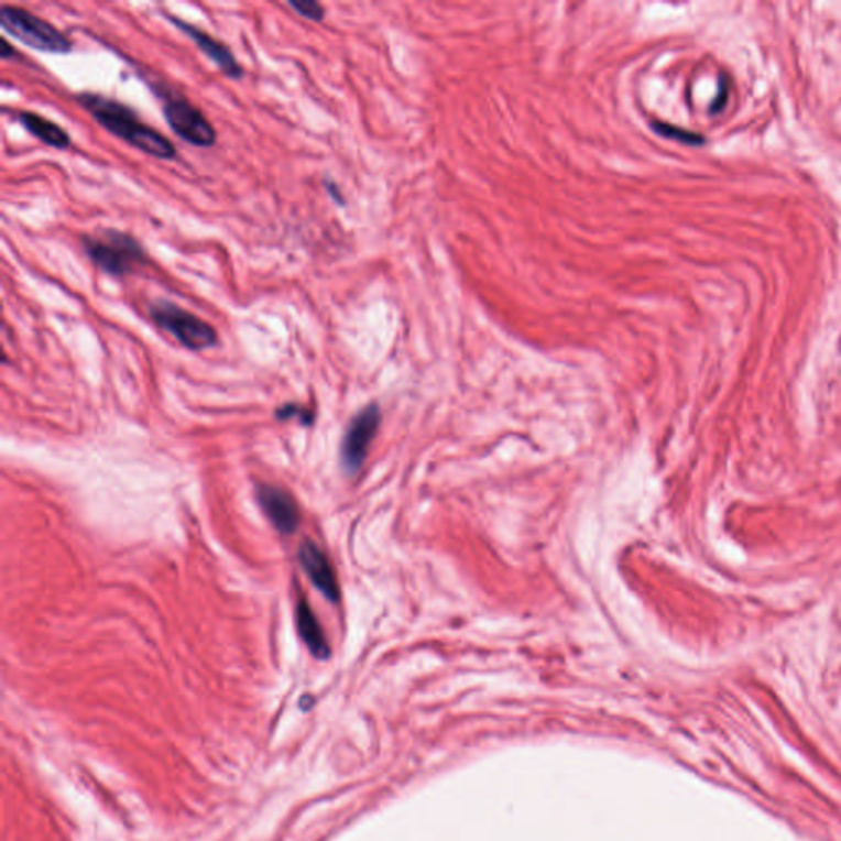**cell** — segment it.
<instances>
[{
	"mask_svg": "<svg viewBox=\"0 0 841 841\" xmlns=\"http://www.w3.org/2000/svg\"><path fill=\"white\" fill-rule=\"evenodd\" d=\"M76 101L86 112L91 113L92 119L102 129L125 142L127 145L146 153L153 159H175L176 146L159 130L142 122L130 107L106 98V96L95 95V92H83V95L76 96Z\"/></svg>",
	"mask_w": 841,
	"mask_h": 841,
	"instance_id": "1",
	"label": "cell"
},
{
	"mask_svg": "<svg viewBox=\"0 0 841 841\" xmlns=\"http://www.w3.org/2000/svg\"><path fill=\"white\" fill-rule=\"evenodd\" d=\"M83 250L101 272L110 276H127L145 265L146 252L129 233L107 229L101 236H86Z\"/></svg>",
	"mask_w": 841,
	"mask_h": 841,
	"instance_id": "2",
	"label": "cell"
},
{
	"mask_svg": "<svg viewBox=\"0 0 841 841\" xmlns=\"http://www.w3.org/2000/svg\"><path fill=\"white\" fill-rule=\"evenodd\" d=\"M0 26L3 32L36 52L52 53V55L72 53V40L62 30L22 7L9 6V3L3 6L0 10Z\"/></svg>",
	"mask_w": 841,
	"mask_h": 841,
	"instance_id": "3",
	"label": "cell"
},
{
	"mask_svg": "<svg viewBox=\"0 0 841 841\" xmlns=\"http://www.w3.org/2000/svg\"><path fill=\"white\" fill-rule=\"evenodd\" d=\"M149 313L156 326L172 334L188 350L198 352V350L210 349L219 340L217 330L210 324L175 303L162 299V302L153 303Z\"/></svg>",
	"mask_w": 841,
	"mask_h": 841,
	"instance_id": "4",
	"label": "cell"
},
{
	"mask_svg": "<svg viewBox=\"0 0 841 841\" xmlns=\"http://www.w3.org/2000/svg\"><path fill=\"white\" fill-rule=\"evenodd\" d=\"M162 99L163 116H165L166 123L179 139L185 140L189 145L199 146V149H209V146L216 145V129L201 109L193 106L188 99L172 95V92L162 95Z\"/></svg>",
	"mask_w": 841,
	"mask_h": 841,
	"instance_id": "5",
	"label": "cell"
},
{
	"mask_svg": "<svg viewBox=\"0 0 841 841\" xmlns=\"http://www.w3.org/2000/svg\"><path fill=\"white\" fill-rule=\"evenodd\" d=\"M380 423L382 415L376 405L365 406L350 420L340 446V466L347 476H356L362 469L372 440L379 433Z\"/></svg>",
	"mask_w": 841,
	"mask_h": 841,
	"instance_id": "6",
	"label": "cell"
},
{
	"mask_svg": "<svg viewBox=\"0 0 841 841\" xmlns=\"http://www.w3.org/2000/svg\"><path fill=\"white\" fill-rule=\"evenodd\" d=\"M256 500L269 522L280 534L290 536L298 531L302 525V512H299L298 503L288 492L278 487L262 483L256 487Z\"/></svg>",
	"mask_w": 841,
	"mask_h": 841,
	"instance_id": "7",
	"label": "cell"
},
{
	"mask_svg": "<svg viewBox=\"0 0 841 841\" xmlns=\"http://www.w3.org/2000/svg\"><path fill=\"white\" fill-rule=\"evenodd\" d=\"M166 19H168L179 32L189 36L192 42L195 43L206 56H208L210 62L220 69L222 75H226L229 79H233V81L243 78L245 73H243V68L240 66V63L237 62L233 53L230 52L229 46L223 45V43H220L219 40L210 36L205 30L193 25V23L186 22V20L179 19V17L166 15Z\"/></svg>",
	"mask_w": 841,
	"mask_h": 841,
	"instance_id": "8",
	"label": "cell"
},
{
	"mask_svg": "<svg viewBox=\"0 0 841 841\" xmlns=\"http://www.w3.org/2000/svg\"><path fill=\"white\" fill-rule=\"evenodd\" d=\"M298 559L306 576L312 580L313 586L323 593L324 599L329 600L330 603L339 602V580H337L336 570H334L326 553L312 539H305L299 546Z\"/></svg>",
	"mask_w": 841,
	"mask_h": 841,
	"instance_id": "9",
	"label": "cell"
},
{
	"mask_svg": "<svg viewBox=\"0 0 841 841\" xmlns=\"http://www.w3.org/2000/svg\"><path fill=\"white\" fill-rule=\"evenodd\" d=\"M295 619L296 630H298L299 637H302L303 643L308 647L309 653L316 659H327L330 656V646L327 643L326 633H324L323 626H320L319 620H317L306 597H299L298 603H296Z\"/></svg>",
	"mask_w": 841,
	"mask_h": 841,
	"instance_id": "10",
	"label": "cell"
},
{
	"mask_svg": "<svg viewBox=\"0 0 841 841\" xmlns=\"http://www.w3.org/2000/svg\"><path fill=\"white\" fill-rule=\"evenodd\" d=\"M20 125L30 133V135L39 139L40 142L45 145L52 146L56 150H68L72 146V136L65 129L58 125V123L52 122V120L45 119V117L39 116V113L30 112V110H22L17 117Z\"/></svg>",
	"mask_w": 841,
	"mask_h": 841,
	"instance_id": "11",
	"label": "cell"
},
{
	"mask_svg": "<svg viewBox=\"0 0 841 841\" xmlns=\"http://www.w3.org/2000/svg\"><path fill=\"white\" fill-rule=\"evenodd\" d=\"M653 129L654 132L666 136V139L677 140V142L687 143V145H697V143L703 142L702 136L697 135V133L679 129V127L670 125V123L653 122Z\"/></svg>",
	"mask_w": 841,
	"mask_h": 841,
	"instance_id": "12",
	"label": "cell"
},
{
	"mask_svg": "<svg viewBox=\"0 0 841 841\" xmlns=\"http://www.w3.org/2000/svg\"><path fill=\"white\" fill-rule=\"evenodd\" d=\"M288 7L303 19L312 20V22H323L326 19V9L323 3L315 0H290Z\"/></svg>",
	"mask_w": 841,
	"mask_h": 841,
	"instance_id": "13",
	"label": "cell"
},
{
	"mask_svg": "<svg viewBox=\"0 0 841 841\" xmlns=\"http://www.w3.org/2000/svg\"><path fill=\"white\" fill-rule=\"evenodd\" d=\"M276 418L278 419H290V418H298L299 420H303L305 424H312L313 423V413L308 412V409L303 408V406L299 405H285L283 408H280L278 412H276Z\"/></svg>",
	"mask_w": 841,
	"mask_h": 841,
	"instance_id": "14",
	"label": "cell"
},
{
	"mask_svg": "<svg viewBox=\"0 0 841 841\" xmlns=\"http://www.w3.org/2000/svg\"><path fill=\"white\" fill-rule=\"evenodd\" d=\"M324 188L329 193V198L332 199L336 205L343 206L342 193H340L339 186L332 182H324Z\"/></svg>",
	"mask_w": 841,
	"mask_h": 841,
	"instance_id": "15",
	"label": "cell"
},
{
	"mask_svg": "<svg viewBox=\"0 0 841 841\" xmlns=\"http://www.w3.org/2000/svg\"><path fill=\"white\" fill-rule=\"evenodd\" d=\"M0 55H2L3 59L15 58L17 50L13 48L12 45H10L9 40L2 39V50H0Z\"/></svg>",
	"mask_w": 841,
	"mask_h": 841,
	"instance_id": "16",
	"label": "cell"
}]
</instances>
